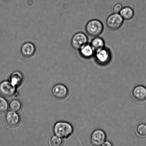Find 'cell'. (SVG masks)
<instances>
[{"mask_svg":"<svg viewBox=\"0 0 146 146\" xmlns=\"http://www.w3.org/2000/svg\"><path fill=\"white\" fill-rule=\"evenodd\" d=\"M9 104L3 97L0 96V113H4L8 111Z\"/></svg>","mask_w":146,"mask_h":146,"instance_id":"18","label":"cell"},{"mask_svg":"<svg viewBox=\"0 0 146 146\" xmlns=\"http://www.w3.org/2000/svg\"><path fill=\"white\" fill-rule=\"evenodd\" d=\"M36 48L34 44L31 42H26L23 44L21 47V52L23 56L29 58L35 54Z\"/></svg>","mask_w":146,"mask_h":146,"instance_id":"10","label":"cell"},{"mask_svg":"<svg viewBox=\"0 0 146 146\" xmlns=\"http://www.w3.org/2000/svg\"><path fill=\"white\" fill-rule=\"evenodd\" d=\"M90 45L95 52L104 48L105 42L102 38L96 36L92 40Z\"/></svg>","mask_w":146,"mask_h":146,"instance_id":"14","label":"cell"},{"mask_svg":"<svg viewBox=\"0 0 146 146\" xmlns=\"http://www.w3.org/2000/svg\"><path fill=\"white\" fill-rule=\"evenodd\" d=\"M94 56L97 62L101 65H106L111 58V52L108 48L105 47L95 51Z\"/></svg>","mask_w":146,"mask_h":146,"instance_id":"3","label":"cell"},{"mask_svg":"<svg viewBox=\"0 0 146 146\" xmlns=\"http://www.w3.org/2000/svg\"><path fill=\"white\" fill-rule=\"evenodd\" d=\"M124 20H129L132 19L134 15L133 10L131 7H123L119 13Z\"/></svg>","mask_w":146,"mask_h":146,"instance_id":"15","label":"cell"},{"mask_svg":"<svg viewBox=\"0 0 146 146\" xmlns=\"http://www.w3.org/2000/svg\"><path fill=\"white\" fill-rule=\"evenodd\" d=\"M5 119L7 125L11 127H17L21 121V118L17 112L11 111L7 112Z\"/></svg>","mask_w":146,"mask_h":146,"instance_id":"9","label":"cell"},{"mask_svg":"<svg viewBox=\"0 0 146 146\" xmlns=\"http://www.w3.org/2000/svg\"><path fill=\"white\" fill-rule=\"evenodd\" d=\"M73 131L72 125L66 121H58L56 123L53 128L54 134L61 139L69 138L72 135Z\"/></svg>","mask_w":146,"mask_h":146,"instance_id":"1","label":"cell"},{"mask_svg":"<svg viewBox=\"0 0 146 146\" xmlns=\"http://www.w3.org/2000/svg\"><path fill=\"white\" fill-rule=\"evenodd\" d=\"M106 134L105 132L101 129H97L91 134V141L93 145L100 146L102 145L105 142Z\"/></svg>","mask_w":146,"mask_h":146,"instance_id":"8","label":"cell"},{"mask_svg":"<svg viewBox=\"0 0 146 146\" xmlns=\"http://www.w3.org/2000/svg\"><path fill=\"white\" fill-rule=\"evenodd\" d=\"M80 55L82 58L89 59L94 56V51L90 44L87 43L79 50Z\"/></svg>","mask_w":146,"mask_h":146,"instance_id":"12","label":"cell"},{"mask_svg":"<svg viewBox=\"0 0 146 146\" xmlns=\"http://www.w3.org/2000/svg\"><path fill=\"white\" fill-rule=\"evenodd\" d=\"M102 23L97 19H92L89 21L86 26V32L89 35L96 37L100 35L104 31Z\"/></svg>","mask_w":146,"mask_h":146,"instance_id":"2","label":"cell"},{"mask_svg":"<svg viewBox=\"0 0 146 146\" xmlns=\"http://www.w3.org/2000/svg\"><path fill=\"white\" fill-rule=\"evenodd\" d=\"M9 108L10 111L18 112L21 111L22 108V104L21 102L17 100H13L10 102Z\"/></svg>","mask_w":146,"mask_h":146,"instance_id":"16","label":"cell"},{"mask_svg":"<svg viewBox=\"0 0 146 146\" xmlns=\"http://www.w3.org/2000/svg\"><path fill=\"white\" fill-rule=\"evenodd\" d=\"M123 8V6L121 4L119 3L116 4L113 8L114 13L119 14Z\"/></svg>","mask_w":146,"mask_h":146,"instance_id":"20","label":"cell"},{"mask_svg":"<svg viewBox=\"0 0 146 146\" xmlns=\"http://www.w3.org/2000/svg\"><path fill=\"white\" fill-rule=\"evenodd\" d=\"M16 92V87L9 81H4L0 83V94L3 96L11 97Z\"/></svg>","mask_w":146,"mask_h":146,"instance_id":"7","label":"cell"},{"mask_svg":"<svg viewBox=\"0 0 146 146\" xmlns=\"http://www.w3.org/2000/svg\"><path fill=\"white\" fill-rule=\"evenodd\" d=\"M68 88L64 84H57L54 86L51 90V94L54 98L58 100H62L68 96Z\"/></svg>","mask_w":146,"mask_h":146,"instance_id":"4","label":"cell"},{"mask_svg":"<svg viewBox=\"0 0 146 146\" xmlns=\"http://www.w3.org/2000/svg\"><path fill=\"white\" fill-rule=\"evenodd\" d=\"M132 94L136 101L143 102L146 100V88L144 86L139 85L135 87L133 90Z\"/></svg>","mask_w":146,"mask_h":146,"instance_id":"11","label":"cell"},{"mask_svg":"<svg viewBox=\"0 0 146 146\" xmlns=\"http://www.w3.org/2000/svg\"><path fill=\"white\" fill-rule=\"evenodd\" d=\"M136 133L139 137L141 138L146 137V124L141 123L139 124L136 129Z\"/></svg>","mask_w":146,"mask_h":146,"instance_id":"17","label":"cell"},{"mask_svg":"<svg viewBox=\"0 0 146 146\" xmlns=\"http://www.w3.org/2000/svg\"><path fill=\"white\" fill-rule=\"evenodd\" d=\"M23 81V76L22 73L19 71H15L10 76L9 81L16 87L19 86Z\"/></svg>","mask_w":146,"mask_h":146,"instance_id":"13","label":"cell"},{"mask_svg":"<svg viewBox=\"0 0 146 146\" xmlns=\"http://www.w3.org/2000/svg\"><path fill=\"white\" fill-rule=\"evenodd\" d=\"M62 139L55 135L51 137L50 140V145L51 146H60L62 145Z\"/></svg>","mask_w":146,"mask_h":146,"instance_id":"19","label":"cell"},{"mask_svg":"<svg viewBox=\"0 0 146 146\" xmlns=\"http://www.w3.org/2000/svg\"><path fill=\"white\" fill-rule=\"evenodd\" d=\"M88 38L85 34L77 33L73 36L71 40V45L74 49L79 50L88 43Z\"/></svg>","mask_w":146,"mask_h":146,"instance_id":"6","label":"cell"},{"mask_svg":"<svg viewBox=\"0 0 146 146\" xmlns=\"http://www.w3.org/2000/svg\"><path fill=\"white\" fill-rule=\"evenodd\" d=\"M102 146H111L112 145H111V144L110 143V142H109V141H106V142H104V143L103 144Z\"/></svg>","mask_w":146,"mask_h":146,"instance_id":"21","label":"cell"},{"mask_svg":"<svg viewBox=\"0 0 146 146\" xmlns=\"http://www.w3.org/2000/svg\"><path fill=\"white\" fill-rule=\"evenodd\" d=\"M124 20L119 14L113 13L107 18V25L110 29L118 30L122 25Z\"/></svg>","mask_w":146,"mask_h":146,"instance_id":"5","label":"cell"}]
</instances>
